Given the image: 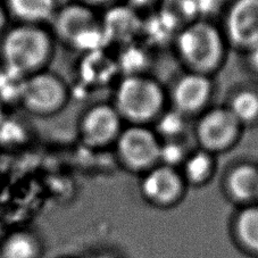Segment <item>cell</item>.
<instances>
[{
  "instance_id": "8fae6325",
  "label": "cell",
  "mask_w": 258,
  "mask_h": 258,
  "mask_svg": "<svg viewBox=\"0 0 258 258\" xmlns=\"http://www.w3.org/2000/svg\"><path fill=\"white\" fill-rule=\"evenodd\" d=\"M225 194L239 207L258 203V165L239 163L230 168L224 179Z\"/></svg>"
},
{
  "instance_id": "4fadbf2b",
  "label": "cell",
  "mask_w": 258,
  "mask_h": 258,
  "mask_svg": "<svg viewBox=\"0 0 258 258\" xmlns=\"http://www.w3.org/2000/svg\"><path fill=\"white\" fill-rule=\"evenodd\" d=\"M100 22L86 4H73L64 7L56 16V32L65 41L73 43L79 35Z\"/></svg>"
},
{
  "instance_id": "f546056e",
  "label": "cell",
  "mask_w": 258,
  "mask_h": 258,
  "mask_svg": "<svg viewBox=\"0 0 258 258\" xmlns=\"http://www.w3.org/2000/svg\"><path fill=\"white\" fill-rule=\"evenodd\" d=\"M5 118V112H4V104L0 101V122Z\"/></svg>"
},
{
  "instance_id": "484cf974",
  "label": "cell",
  "mask_w": 258,
  "mask_h": 258,
  "mask_svg": "<svg viewBox=\"0 0 258 258\" xmlns=\"http://www.w3.org/2000/svg\"><path fill=\"white\" fill-rule=\"evenodd\" d=\"M244 54H246L249 70H250L252 73L258 75V44L249 49V50H247Z\"/></svg>"
},
{
  "instance_id": "7402d4cb",
  "label": "cell",
  "mask_w": 258,
  "mask_h": 258,
  "mask_svg": "<svg viewBox=\"0 0 258 258\" xmlns=\"http://www.w3.org/2000/svg\"><path fill=\"white\" fill-rule=\"evenodd\" d=\"M148 63L149 56L147 51L132 42L125 44V48L121 51V55L116 60L117 69L123 72V77L146 74L145 69Z\"/></svg>"
},
{
  "instance_id": "603a6c76",
  "label": "cell",
  "mask_w": 258,
  "mask_h": 258,
  "mask_svg": "<svg viewBox=\"0 0 258 258\" xmlns=\"http://www.w3.org/2000/svg\"><path fill=\"white\" fill-rule=\"evenodd\" d=\"M185 139L162 141L159 151V164L180 170L182 164L191 153Z\"/></svg>"
},
{
  "instance_id": "277c9868",
  "label": "cell",
  "mask_w": 258,
  "mask_h": 258,
  "mask_svg": "<svg viewBox=\"0 0 258 258\" xmlns=\"http://www.w3.org/2000/svg\"><path fill=\"white\" fill-rule=\"evenodd\" d=\"M243 128L225 105L214 106L197 117L194 136L198 148L217 156L238 145Z\"/></svg>"
},
{
  "instance_id": "cb8c5ba5",
  "label": "cell",
  "mask_w": 258,
  "mask_h": 258,
  "mask_svg": "<svg viewBox=\"0 0 258 258\" xmlns=\"http://www.w3.org/2000/svg\"><path fill=\"white\" fill-rule=\"evenodd\" d=\"M26 130L23 124L14 118H4L0 122V144L20 145L25 140Z\"/></svg>"
},
{
  "instance_id": "4316f807",
  "label": "cell",
  "mask_w": 258,
  "mask_h": 258,
  "mask_svg": "<svg viewBox=\"0 0 258 258\" xmlns=\"http://www.w3.org/2000/svg\"><path fill=\"white\" fill-rule=\"evenodd\" d=\"M86 5H108L115 0H83Z\"/></svg>"
},
{
  "instance_id": "5b68a950",
  "label": "cell",
  "mask_w": 258,
  "mask_h": 258,
  "mask_svg": "<svg viewBox=\"0 0 258 258\" xmlns=\"http://www.w3.org/2000/svg\"><path fill=\"white\" fill-rule=\"evenodd\" d=\"M162 140L149 125L128 124L119 135L116 153L119 162L128 171L144 174L159 164Z\"/></svg>"
},
{
  "instance_id": "7c38bea8",
  "label": "cell",
  "mask_w": 258,
  "mask_h": 258,
  "mask_svg": "<svg viewBox=\"0 0 258 258\" xmlns=\"http://www.w3.org/2000/svg\"><path fill=\"white\" fill-rule=\"evenodd\" d=\"M144 22L130 6H115L106 13L101 21L108 42L128 44L141 33Z\"/></svg>"
},
{
  "instance_id": "2e32d148",
  "label": "cell",
  "mask_w": 258,
  "mask_h": 258,
  "mask_svg": "<svg viewBox=\"0 0 258 258\" xmlns=\"http://www.w3.org/2000/svg\"><path fill=\"white\" fill-rule=\"evenodd\" d=\"M226 107L243 127L258 124V90L240 88L229 97Z\"/></svg>"
},
{
  "instance_id": "e0dca14e",
  "label": "cell",
  "mask_w": 258,
  "mask_h": 258,
  "mask_svg": "<svg viewBox=\"0 0 258 258\" xmlns=\"http://www.w3.org/2000/svg\"><path fill=\"white\" fill-rule=\"evenodd\" d=\"M190 119L173 107L166 108L155 119L153 130L162 141L185 139L190 130Z\"/></svg>"
},
{
  "instance_id": "d6986e66",
  "label": "cell",
  "mask_w": 258,
  "mask_h": 258,
  "mask_svg": "<svg viewBox=\"0 0 258 258\" xmlns=\"http://www.w3.org/2000/svg\"><path fill=\"white\" fill-rule=\"evenodd\" d=\"M40 243L29 232L12 233L0 247V258H39Z\"/></svg>"
},
{
  "instance_id": "44dd1931",
  "label": "cell",
  "mask_w": 258,
  "mask_h": 258,
  "mask_svg": "<svg viewBox=\"0 0 258 258\" xmlns=\"http://www.w3.org/2000/svg\"><path fill=\"white\" fill-rule=\"evenodd\" d=\"M26 75L4 65L0 68V101L5 104L22 101Z\"/></svg>"
},
{
  "instance_id": "3957f363",
  "label": "cell",
  "mask_w": 258,
  "mask_h": 258,
  "mask_svg": "<svg viewBox=\"0 0 258 258\" xmlns=\"http://www.w3.org/2000/svg\"><path fill=\"white\" fill-rule=\"evenodd\" d=\"M2 50L5 65L26 75L46 63L50 52V40L43 30L25 24L6 34Z\"/></svg>"
},
{
  "instance_id": "8992f818",
  "label": "cell",
  "mask_w": 258,
  "mask_h": 258,
  "mask_svg": "<svg viewBox=\"0 0 258 258\" xmlns=\"http://www.w3.org/2000/svg\"><path fill=\"white\" fill-rule=\"evenodd\" d=\"M188 185L180 170L158 164L141 174L139 190L141 197L157 208L174 207L184 198Z\"/></svg>"
},
{
  "instance_id": "83f0119b",
  "label": "cell",
  "mask_w": 258,
  "mask_h": 258,
  "mask_svg": "<svg viewBox=\"0 0 258 258\" xmlns=\"http://www.w3.org/2000/svg\"><path fill=\"white\" fill-rule=\"evenodd\" d=\"M6 21H7L6 13L4 11V8L0 6V31H2L4 29V26L6 25Z\"/></svg>"
},
{
  "instance_id": "6da1fadb",
  "label": "cell",
  "mask_w": 258,
  "mask_h": 258,
  "mask_svg": "<svg viewBox=\"0 0 258 258\" xmlns=\"http://www.w3.org/2000/svg\"><path fill=\"white\" fill-rule=\"evenodd\" d=\"M173 43L186 71L210 77L222 69L230 47L222 28L210 20H196L185 25Z\"/></svg>"
},
{
  "instance_id": "5bb4252c",
  "label": "cell",
  "mask_w": 258,
  "mask_h": 258,
  "mask_svg": "<svg viewBox=\"0 0 258 258\" xmlns=\"http://www.w3.org/2000/svg\"><path fill=\"white\" fill-rule=\"evenodd\" d=\"M232 233L243 251L258 257V203L239 208L232 222Z\"/></svg>"
},
{
  "instance_id": "ffe728a7",
  "label": "cell",
  "mask_w": 258,
  "mask_h": 258,
  "mask_svg": "<svg viewBox=\"0 0 258 258\" xmlns=\"http://www.w3.org/2000/svg\"><path fill=\"white\" fill-rule=\"evenodd\" d=\"M116 71V61L107 58L102 51L88 54L82 65L83 79L91 83H105Z\"/></svg>"
},
{
  "instance_id": "ba28073f",
  "label": "cell",
  "mask_w": 258,
  "mask_h": 258,
  "mask_svg": "<svg viewBox=\"0 0 258 258\" xmlns=\"http://www.w3.org/2000/svg\"><path fill=\"white\" fill-rule=\"evenodd\" d=\"M222 31L230 47L246 52L258 44V0H235L226 13Z\"/></svg>"
},
{
  "instance_id": "d4e9b609",
  "label": "cell",
  "mask_w": 258,
  "mask_h": 258,
  "mask_svg": "<svg viewBox=\"0 0 258 258\" xmlns=\"http://www.w3.org/2000/svg\"><path fill=\"white\" fill-rule=\"evenodd\" d=\"M199 20H208L207 17L219 8V0H191Z\"/></svg>"
},
{
  "instance_id": "7a4b0ae2",
  "label": "cell",
  "mask_w": 258,
  "mask_h": 258,
  "mask_svg": "<svg viewBox=\"0 0 258 258\" xmlns=\"http://www.w3.org/2000/svg\"><path fill=\"white\" fill-rule=\"evenodd\" d=\"M167 96L161 83L149 75L122 77L115 89L113 106L124 122L149 125L166 109Z\"/></svg>"
},
{
  "instance_id": "52a82bcc",
  "label": "cell",
  "mask_w": 258,
  "mask_h": 258,
  "mask_svg": "<svg viewBox=\"0 0 258 258\" xmlns=\"http://www.w3.org/2000/svg\"><path fill=\"white\" fill-rule=\"evenodd\" d=\"M212 78L210 75L189 71L180 75L170 91L171 107L190 118L198 117L211 107L210 104L215 89Z\"/></svg>"
},
{
  "instance_id": "f1b7e54d",
  "label": "cell",
  "mask_w": 258,
  "mask_h": 258,
  "mask_svg": "<svg viewBox=\"0 0 258 258\" xmlns=\"http://www.w3.org/2000/svg\"><path fill=\"white\" fill-rule=\"evenodd\" d=\"M93 258H121V257L110 255V253H101V255H98V256L93 257Z\"/></svg>"
},
{
  "instance_id": "9c48e42d",
  "label": "cell",
  "mask_w": 258,
  "mask_h": 258,
  "mask_svg": "<svg viewBox=\"0 0 258 258\" xmlns=\"http://www.w3.org/2000/svg\"><path fill=\"white\" fill-rule=\"evenodd\" d=\"M123 123V118L113 105H96L84 114L81 135L89 146L95 148L107 147L117 141L124 128Z\"/></svg>"
},
{
  "instance_id": "ac0fdd59",
  "label": "cell",
  "mask_w": 258,
  "mask_h": 258,
  "mask_svg": "<svg viewBox=\"0 0 258 258\" xmlns=\"http://www.w3.org/2000/svg\"><path fill=\"white\" fill-rule=\"evenodd\" d=\"M13 14L26 23H39L55 13L56 0H7Z\"/></svg>"
},
{
  "instance_id": "9a60e30c",
  "label": "cell",
  "mask_w": 258,
  "mask_h": 258,
  "mask_svg": "<svg viewBox=\"0 0 258 258\" xmlns=\"http://www.w3.org/2000/svg\"><path fill=\"white\" fill-rule=\"evenodd\" d=\"M188 186L202 188L210 183L216 172V156L204 149H192L180 167Z\"/></svg>"
},
{
  "instance_id": "30bf717a",
  "label": "cell",
  "mask_w": 258,
  "mask_h": 258,
  "mask_svg": "<svg viewBox=\"0 0 258 258\" xmlns=\"http://www.w3.org/2000/svg\"><path fill=\"white\" fill-rule=\"evenodd\" d=\"M65 99L64 84L55 75L39 73L26 80L22 102L32 112L52 113L64 104Z\"/></svg>"
}]
</instances>
